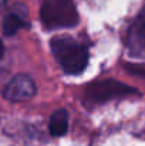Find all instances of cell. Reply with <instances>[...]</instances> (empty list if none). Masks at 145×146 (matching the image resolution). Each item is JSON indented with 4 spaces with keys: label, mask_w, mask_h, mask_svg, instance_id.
Here are the masks:
<instances>
[{
    "label": "cell",
    "mask_w": 145,
    "mask_h": 146,
    "mask_svg": "<svg viewBox=\"0 0 145 146\" xmlns=\"http://www.w3.org/2000/svg\"><path fill=\"white\" fill-rule=\"evenodd\" d=\"M48 129L50 133L53 136H63L67 133L68 129V113L65 109H58L55 111L51 118H50V123H48Z\"/></svg>",
    "instance_id": "8992f818"
},
{
    "label": "cell",
    "mask_w": 145,
    "mask_h": 146,
    "mask_svg": "<svg viewBox=\"0 0 145 146\" xmlns=\"http://www.w3.org/2000/svg\"><path fill=\"white\" fill-rule=\"evenodd\" d=\"M138 91L117 80H97L86 88V98L90 102L102 104L110 99L135 95Z\"/></svg>",
    "instance_id": "3957f363"
},
{
    "label": "cell",
    "mask_w": 145,
    "mask_h": 146,
    "mask_svg": "<svg viewBox=\"0 0 145 146\" xmlns=\"http://www.w3.org/2000/svg\"><path fill=\"white\" fill-rule=\"evenodd\" d=\"M23 27H24V20L19 14L10 13L3 20V33L6 36H14Z\"/></svg>",
    "instance_id": "52a82bcc"
},
{
    "label": "cell",
    "mask_w": 145,
    "mask_h": 146,
    "mask_svg": "<svg viewBox=\"0 0 145 146\" xmlns=\"http://www.w3.org/2000/svg\"><path fill=\"white\" fill-rule=\"evenodd\" d=\"M125 46L132 57H145V4L128 29Z\"/></svg>",
    "instance_id": "277c9868"
},
{
    "label": "cell",
    "mask_w": 145,
    "mask_h": 146,
    "mask_svg": "<svg viewBox=\"0 0 145 146\" xmlns=\"http://www.w3.org/2000/svg\"><path fill=\"white\" fill-rule=\"evenodd\" d=\"M36 94V85L31 77L26 74H19L13 77L3 90V97L11 102L27 101Z\"/></svg>",
    "instance_id": "5b68a950"
},
{
    "label": "cell",
    "mask_w": 145,
    "mask_h": 146,
    "mask_svg": "<svg viewBox=\"0 0 145 146\" xmlns=\"http://www.w3.org/2000/svg\"><path fill=\"white\" fill-rule=\"evenodd\" d=\"M50 46L64 72L70 75H77L86 70L88 64V50L84 44L71 37L60 36L51 38Z\"/></svg>",
    "instance_id": "6da1fadb"
},
{
    "label": "cell",
    "mask_w": 145,
    "mask_h": 146,
    "mask_svg": "<svg viewBox=\"0 0 145 146\" xmlns=\"http://www.w3.org/2000/svg\"><path fill=\"white\" fill-rule=\"evenodd\" d=\"M40 17L47 30L68 29L78 23V13L73 0H41Z\"/></svg>",
    "instance_id": "7a4b0ae2"
},
{
    "label": "cell",
    "mask_w": 145,
    "mask_h": 146,
    "mask_svg": "<svg viewBox=\"0 0 145 146\" xmlns=\"http://www.w3.org/2000/svg\"><path fill=\"white\" fill-rule=\"evenodd\" d=\"M7 1H9V0H0V9H1L3 6H6V4H7Z\"/></svg>",
    "instance_id": "9c48e42d"
},
{
    "label": "cell",
    "mask_w": 145,
    "mask_h": 146,
    "mask_svg": "<svg viewBox=\"0 0 145 146\" xmlns=\"http://www.w3.org/2000/svg\"><path fill=\"white\" fill-rule=\"evenodd\" d=\"M3 55H4V46H3V43L0 40V60L3 58Z\"/></svg>",
    "instance_id": "ba28073f"
}]
</instances>
